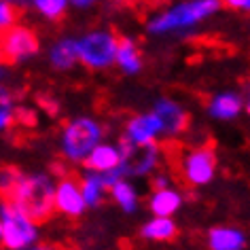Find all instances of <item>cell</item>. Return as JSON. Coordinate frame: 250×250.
Segmentation results:
<instances>
[{"instance_id": "cell-1", "label": "cell", "mask_w": 250, "mask_h": 250, "mask_svg": "<svg viewBox=\"0 0 250 250\" xmlns=\"http://www.w3.org/2000/svg\"><path fill=\"white\" fill-rule=\"evenodd\" d=\"M53 178L51 174L36 172V174H21L20 183L9 195V202L15 210H20L23 216L30 218L36 227L41 223H47L53 214Z\"/></svg>"}, {"instance_id": "cell-2", "label": "cell", "mask_w": 250, "mask_h": 250, "mask_svg": "<svg viewBox=\"0 0 250 250\" xmlns=\"http://www.w3.org/2000/svg\"><path fill=\"white\" fill-rule=\"evenodd\" d=\"M221 9L216 0H193V2H180L174 7L161 11L148 20V30L153 34H170L183 28H191L208 20Z\"/></svg>"}, {"instance_id": "cell-3", "label": "cell", "mask_w": 250, "mask_h": 250, "mask_svg": "<svg viewBox=\"0 0 250 250\" xmlns=\"http://www.w3.org/2000/svg\"><path fill=\"white\" fill-rule=\"evenodd\" d=\"M102 125L91 117H77L68 121L62 129L60 146L68 161H83L102 140Z\"/></svg>"}, {"instance_id": "cell-4", "label": "cell", "mask_w": 250, "mask_h": 250, "mask_svg": "<svg viewBox=\"0 0 250 250\" xmlns=\"http://www.w3.org/2000/svg\"><path fill=\"white\" fill-rule=\"evenodd\" d=\"M119 36L110 30H93L77 39L79 62L91 70H106L115 64Z\"/></svg>"}, {"instance_id": "cell-5", "label": "cell", "mask_w": 250, "mask_h": 250, "mask_svg": "<svg viewBox=\"0 0 250 250\" xmlns=\"http://www.w3.org/2000/svg\"><path fill=\"white\" fill-rule=\"evenodd\" d=\"M0 225H2L0 244L7 250H28L39 240V227L9 202L0 204Z\"/></svg>"}, {"instance_id": "cell-6", "label": "cell", "mask_w": 250, "mask_h": 250, "mask_svg": "<svg viewBox=\"0 0 250 250\" xmlns=\"http://www.w3.org/2000/svg\"><path fill=\"white\" fill-rule=\"evenodd\" d=\"M41 51V39L32 28L15 23L0 34V62L20 64Z\"/></svg>"}, {"instance_id": "cell-7", "label": "cell", "mask_w": 250, "mask_h": 250, "mask_svg": "<svg viewBox=\"0 0 250 250\" xmlns=\"http://www.w3.org/2000/svg\"><path fill=\"white\" fill-rule=\"evenodd\" d=\"M180 176L191 187H204L212 183L216 174V155L210 146H197L180 155L178 159Z\"/></svg>"}, {"instance_id": "cell-8", "label": "cell", "mask_w": 250, "mask_h": 250, "mask_svg": "<svg viewBox=\"0 0 250 250\" xmlns=\"http://www.w3.org/2000/svg\"><path fill=\"white\" fill-rule=\"evenodd\" d=\"M53 208L68 218H77L85 212L87 206L83 202V195H81L77 178L72 176L60 178V183L55 185V191H53Z\"/></svg>"}, {"instance_id": "cell-9", "label": "cell", "mask_w": 250, "mask_h": 250, "mask_svg": "<svg viewBox=\"0 0 250 250\" xmlns=\"http://www.w3.org/2000/svg\"><path fill=\"white\" fill-rule=\"evenodd\" d=\"M153 115L161 125V136H176L189 125V112L172 98H159L155 102Z\"/></svg>"}, {"instance_id": "cell-10", "label": "cell", "mask_w": 250, "mask_h": 250, "mask_svg": "<svg viewBox=\"0 0 250 250\" xmlns=\"http://www.w3.org/2000/svg\"><path fill=\"white\" fill-rule=\"evenodd\" d=\"M161 136V125L153 112H145V115H136L125 123V142L132 146H146L155 145Z\"/></svg>"}, {"instance_id": "cell-11", "label": "cell", "mask_w": 250, "mask_h": 250, "mask_svg": "<svg viewBox=\"0 0 250 250\" xmlns=\"http://www.w3.org/2000/svg\"><path fill=\"white\" fill-rule=\"evenodd\" d=\"M83 166L87 167V172L91 174H110L115 172L117 167L123 166V157H121V151H119V146L115 145H100L93 148V151L87 155V157L83 159Z\"/></svg>"}, {"instance_id": "cell-12", "label": "cell", "mask_w": 250, "mask_h": 250, "mask_svg": "<svg viewBox=\"0 0 250 250\" xmlns=\"http://www.w3.org/2000/svg\"><path fill=\"white\" fill-rule=\"evenodd\" d=\"M208 250H246V235L237 227H212L208 231Z\"/></svg>"}, {"instance_id": "cell-13", "label": "cell", "mask_w": 250, "mask_h": 250, "mask_svg": "<svg viewBox=\"0 0 250 250\" xmlns=\"http://www.w3.org/2000/svg\"><path fill=\"white\" fill-rule=\"evenodd\" d=\"M180 206H183V195L172 187L153 191L151 197H148V208L159 218H172V214H176L180 210Z\"/></svg>"}, {"instance_id": "cell-14", "label": "cell", "mask_w": 250, "mask_h": 250, "mask_svg": "<svg viewBox=\"0 0 250 250\" xmlns=\"http://www.w3.org/2000/svg\"><path fill=\"white\" fill-rule=\"evenodd\" d=\"M242 108H244L242 96H237L233 91H225L212 98L208 112H210V117L218 119V121H231V119L240 117Z\"/></svg>"}, {"instance_id": "cell-15", "label": "cell", "mask_w": 250, "mask_h": 250, "mask_svg": "<svg viewBox=\"0 0 250 250\" xmlns=\"http://www.w3.org/2000/svg\"><path fill=\"white\" fill-rule=\"evenodd\" d=\"M115 64L121 68L125 74H136L142 70V53L134 39L123 36L117 42V55H115Z\"/></svg>"}, {"instance_id": "cell-16", "label": "cell", "mask_w": 250, "mask_h": 250, "mask_svg": "<svg viewBox=\"0 0 250 250\" xmlns=\"http://www.w3.org/2000/svg\"><path fill=\"white\" fill-rule=\"evenodd\" d=\"M49 62H51V66L60 72L72 70V68L79 64L77 39H60L49 49Z\"/></svg>"}, {"instance_id": "cell-17", "label": "cell", "mask_w": 250, "mask_h": 250, "mask_svg": "<svg viewBox=\"0 0 250 250\" xmlns=\"http://www.w3.org/2000/svg\"><path fill=\"white\" fill-rule=\"evenodd\" d=\"M176 233L178 227L174 223V218H159V216H153L140 229V235L148 242H167L172 237H176Z\"/></svg>"}, {"instance_id": "cell-18", "label": "cell", "mask_w": 250, "mask_h": 250, "mask_svg": "<svg viewBox=\"0 0 250 250\" xmlns=\"http://www.w3.org/2000/svg\"><path fill=\"white\" fill-rule=\"evenodd\" d=\"M79 189H81V195H83L85 206H100V202L104 199L106 185L100 174L85 172L79 180Z\"/></svg>"}, {"instance_id": "cell-19", "label": "cell", "mask_w": 250, "mask_h": 250, "mask_svg": "<svg viewBox=\"0 0 250 250\" xmlns=\"http://www.w3.org/2000/svg\"><path fill=\"white\" fill-rule=\"evenodd\" d=\"M110 195L117 202V206L127 214H134L136 208H138V191L134 189V185L129 180H117L115 185L110 187Z\"/></svg>"}, {"instance_id": "cell-20", "label": "cell", "mask_w": 250, "mask_h": 250, "mask_svg": "<svg viewBox=\"0 0 250 250\" xmlns=\"http://www.w3.org/2000/svg\"><path fill=\"white\" fill-rule=\"evenodd\" d=\"M32 7L41 17H45L49 21H58L66 15L68 2H64V0H36V2H32Z\"/></svg>"}, {"instance_id": "cell-21", "label": "cell", "mask_w": 250, "mask_h": 250, "mask_svg": "<svg viewBox=\"0 0 250 250\" xmlns=\"http://www.w3.org/2000/svg\"><path fill=\"white\" fill-rule=\"evenodd\" d=\"M21 178V172L17 170L15 166H2L0 167V197L9 199V195L13 193V189L17 187V183H20Z\"/></svg>"}, {"instance_id": "cell-22", "label": "cell", "mask_w": 250, "mask_h": 250, "mask_svg": "<svg viewBox=\"0 0 250 250\" xmlns=\"http://www.w3.org/2000/svg\"><path fill=\"white\" fill-rule=\"evenodd\" d=\"M15 23H17V9H15V4L2 2V0H0V34H2L4 30H9L11 26H15Z\"/></svg>"}, {"instance_id": "cell-23", "label": "cell", "mask_w": 250, "mask_h": 250, "mask_svg": "<svg viewBox=\"0 0 250 250\" xmlns=\"http://www.w3.org/2000/svg\"><path fill=\"white\" fill-rule=\"evenodd\" d=\"M0 110H15V96L7 85L0 83Z\"/></svg>"}, {"instance_id": "cell-24", "label": "cell", "mask_w": 250, "mask_h": 250, "mask_svg": "<svg viewBox=\"0 0 250 250\" xmlns=\"http://www.w3.org/2000/svg\"><path fill=\"white\" fill-rule=\"evenodd\" d=\"M15 121V110H0V132L9 129Z\"/></svg>"}, {"instance_id": "cell-25", "label": "cell", "mask_w": 250, "mask_h": 250, "mask_svg": "<svg viewBox=\"0 0 250 250\" xmlns=\"http://www.w3.org/2000/svg\"><path fill=\"white\" fill-rule=\"evenodd\" d=\"M227 7L229 9H244V11H248L250 9V2H248V0H229Z\"/></svg>"}, {"instance_id": "cell-26", "label": "cell", "mask_w": 250, "mask_h": 250, "mask_svg": "<svg viewBox=\"0 0 250 250\" xmlns=\"http://www.w3.org/2000/svg\"><path fill=\"white\" fill-rule=\"evenodd\" d=\"M72 7H77V9H89L91 2H89V0H87V2H85V0H77V2H72Z\"/></svg>"}, {"instance_id": "cell-27", "label": "cell", "mask_w": 250, "mask_h": 250, "mask_svg": "<svg viewBox=\"0 0 250 250\" xmlns=\"http://www.w3.org/2000/svg\"><path fill=\"white\" fill-rule=\"evenodd\" d=\"M28 250H58L55 246H39V248H28Z\"/></svg>"}, {"instance_id": "cell-28", "label": "cell", "mask_w": 250, "mask_h": 250, "mask_svg": "<svg viewBox=\"0 0 250 250\" xmlns=\"http://www.w3.org/2000/svg\"><path fill=\"white\" fill-rule=\"evenodd\" d=\"M0 237H2V225H0Z\"/></svg>"}]
</instances>
